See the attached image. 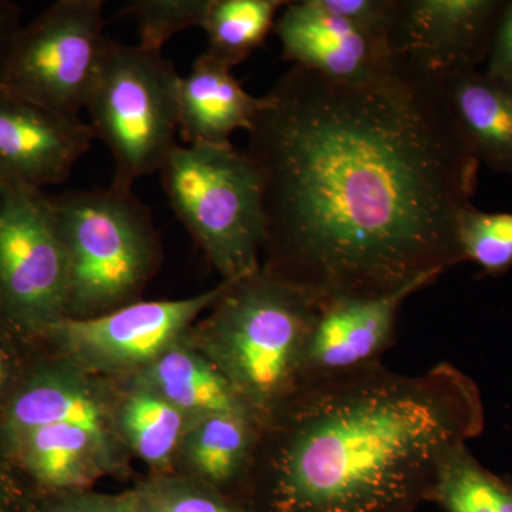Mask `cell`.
Returning <instances> with one entry per match:
<instances>
[{
    "label": "cell",
    "mask_w": 512,
    "mask_h": 512,
    "mask_svg": "<svg viewBox=\"0 0 512 512\" xmlns=\"http://www.w3.org/2000/svg\"><path fill=\"white\" fill-rule=\"evenodd\" d=\"M248 131L266 218L261 268L319 301L436 281L463 262L480 161L441 80L396 59L346 83L292 66Z\"/></svg>",
    "instance_id": "6da1fadb"
},
{
    "label": "cell",
    "mask_w": 512,
    "mask_h": 512,
    "mask_svg": "<svg viewBox=\"0 0 512 512\" xmlns=\"http://www.w3.org/2000/svg\"><path fill=\"white\" fill-rule=\"evenodd\" d=\"M484 423L480 389L450 363L309 380L262 421L238 501L249 512H414Z\"/></svg>",
    "instance_id": "7a4b0ae2"
},
{
    "label": "cell",
    "mask_w": 512,
    "mask_h": 512,
    "mask_svg": "<svg viewBox=\"0 0 512 512\" xmlns=\"http://www.w3.org/2000/svg\"><path fill=\"white\" fill-rule=\"evenodd\" d=\"M224 282L217 301L185 339L262 423L302 384L306 343L320 301L262 268Z\"/></svg>",
    "instance_id": "3957f363"
},
{
    "label": "cell",
    "mask_w": 512,
    "mask_h": 512,
    "mask_svg": "<svg viewBox=\"0 0 512 512\" xmlns=\"http://www.w3.org/2000/svg\"><path fill=\"white\" fill-rule=\"evenodd\" d=\"M67 258L66 318L87 319L140 301L163 259L153 217L133 190L50 197Z\"/></svg>",
    "instance_id": "277c9868"
},
{
    "label": "cell",
    "mask_w": 512,
    "mask_h": 512,
    "mask_svg": "<svg viewBox=\"0 0 512 512\" xmlns=\"http://www.w3.org/2000/svg\"><path fill=\"white\" fill-rule=\"evenodd\" d=\"M168 204L222 281L259 271L266 218L258 171L232 144L181 146L160 170Z\"/></svg>",
    "instance_id": "5b68a950"
},
{
    "label": "cell",
    "mask_w": 512,
    "mask_h": 512,
    "mask_svg": "<svg viewBox=\"0 0 512 512\" xmlns=\"http://www.w3.org/2000/svg\"><path fill=\"white\" fill-rule=\"evenodd\" d=\"M180 79L161 53L107 43L84 110L113 157V187L131 191L140 178L160 173L178 146Z\"/></svg>",
    "instance_id": "8992f818"
},
{
    "label": "cell",
    "mask_w": 512,
    "mask_h": 512,
    "mask_svg": "<svg viewBox=\"0 0 512 512\" xmlns=\"http://www.w3.org/2000/svg\"><path fill=\"white\" fill-rule=\"evenodd\" d=\"M107 43L104 2L59 0L13 37L0 73V93L79 117Z\"/></svg>",
    "instance_id": "52a82bcc"
},
{
    "label": "cell",
    "mask_w": 512,
    "mask_h": 512,
    "mask_svg": "<svg viewBox=\"0 0 512 512\" xmlns=\"http://www.w3.org/2000/svg\"><path fill=\"white\" fill-rule=\"evenodd\" d=\"M69 272L52 200L45 192L0 184V313L40 336L66 318Z\"/></svg>",
    "instance_id": "ba28073f"
},
{
    "label": "cell",
    "mask_w": 512,
    "mask_h": 512,
    "mask_svg": "<svg viewBox=\"0 0 512 512\" xmlns=\"http://www.w3.org/2000/svg\"><path fill=\"white\" fill-rule=\"evenodd\" d=\"M225 282L184 299L130 303L87 319L64 318L43 333L56 356L100 379L137 375L185 338L214 305Z\"/></svg>",
    "instance_id": "9c48e42d"
},
{
    "label": "cell",
    "mask_w": 512,
    "mask_h": 512,
    "mask_svg": "<svg viewBox=\"0 0 512 512\" xmlns=\"http://www.w3.org/2000/svg\"><path fill=\"white\" fill-rule=\"evenodd\" d=\"M501 0H399L390 33L393 57L444 79L487 62Z\"/></svg>",
    "instance_id": "30bf717a"
},
{
    "label": "cell",
    "mask_w": 512,
    "mask_h": 512,
    "mask_svg": "<svg viewBox=\"0 0 512 512\" xmlns=\"http://www.w3.org/2000/svg\"><path fill=\"white\" fill-rule=\"evenodd\" d=\"M414 282L393 293L372 298L320 301L303 357L302 383L343 375L379 362L393 345L403 302L430 285Z\"/></svg>",
    "instance_id": "8fae6325"
},
{
    "label": "cell",
    "mask_w": 512,
    "mask_h": 512,
    "mask_svg": "<svg viewBox=\"0 0 512 512\" xmlns=\"http://www.w3.org/2000/svg\"><path fill=\"white\" fill-rule=\"evenodd\" d=\"M274 30L282 59L336 82L373 79L394 64L389 42L330 12L320 0L286 3Z\"/></svg>",
    "instance_id": "7c38bea8"
},
{
    "label": "cell",
    "mask_w": 512,
    "mask_h": 512,
    "mask_svg": "<svg viewBox=\"0 0 512 512\" xmlns=\"http://www.w3.org/2000/svg\"><path fill=\"white\" fill-rule=\"evenodd\" d=\"M96 140L90 124L0 93V184L63 183Z\"/></svg>",
    "instance_id": "4fadbf2b"
},
{
    "label": "cell",
    "mask_w": 512,
    "mask_h": 512,
    "mask_svg": "<svg viewBox=\"0 0 512 512\" xmlns=\"http://www.w3.org/2000/svg\"><path fill=\"white\" fill-rule=\"evenodd\" d=\"M114 397L113 380L89 375L56 356L33 369L9 397L3 412V440L63 423L121 443L114 424Z\"/></svg>",
    "instance_id": "5bb4252c"
},
{
    "label": "cell",
    "mask_w": 512,
    "mask_h": 512,
    "mask_svg": "<svg viewBox=\"0 0 512 512\" xmlns=\"http://www.w3.org/2000/svg\"><path fill=\"white\" fill-rule=\"evenodd\" d=\"M37 494L92 490L104 477L124 476L130 453L120 441L72 424H47L5 440Z\"/></svg>",
    "instance_id": "9a60e30c"
},
{
    "label": "cell",
    "mask_w": 512,
    "mask_h": 512,
    "mask_svg": "<svg viewBox=\"0 0 512 512\" xmlns=\"http://www.w3.org/2000/svg\"><path fill=\"white\" fill-rule=\"evenodd\" d=\"M268 97L245 92L232 67L202 53L178 87V134L185 146H221L238 130H251Z\"/></svg>",
    "instance_id": "2e32d148"
},
{
    "label": "cell",
    "mask_w": 512,
    "mask_h": 512,
    "mask_svg": "<svg viewBox=\"0 0 512 512\" xmlns=\"http://www.w3.org/2000/svg\"><path fill=\"white\" fill-rule=\"evenodd\" d=\"M261 421L248 412L210 414L185 430L173 471L238 500L254 466Z\"/></svg>",
    "instance_id": "e0dca14e"
},
{
    "label": "cell",
    "mask_w": 512,
    "mask_h": 512,
    "mask_svg": "<svg viewBox=\"0 0 512 512\" xmlns=\"http://www.w3.org/2000/svg\"><path fill=\"white\" fill-rule=\"evenodd\" d=\"M440 80L448 109L471 153L497 173L512 174V89L478 69Z\"/></svg>",
    "instance_id": "ac0fdd59"
},
{
    "label": "cell",
    "mask_w": 512,
    "mask_h": 512,
    "mask_svg": "<svg viewBox=\"0 0 512 512\" xmlns=\"http://www.w3.org/2000/svg\"><path fill=\"white\" fill-rule=\"evenodd\" d=\"M113 383L114 424L121 443L151 474L171 473L190 419L137 376Z\"/></svg>",
    "instance_id": "d6986e66"
},
{
    "label": "cell",
    "mask_w": 512,
    "mask_h": 512,
    "mask_svg": "<svg viewBox=\"0 0 512 512\" xmlns=\"http://www.w3.org/2000/svg\"><path fill=\"white\" fill-rule=\"evenodd\" d=\"M134 376L177 407L190 421L215 413H251L217 367L185 338Z\"/></svg>",
    "instance_id": "ffe728a7"
},
{
    "label": "cell",
    "mask_w": 512,
    "mask_h": 512,
    "mask_svg": "<svg viewBox=\"0 0 512 512\" xmlns=\"http://www.w3.org/2000/svg\"><path fill=\"white\" fill-rule=\"evenodd\" d=\"M285 0H208L201 29L211 56L229 67L248 59L275 28Z\"/></svg>",
    "instance_id": "44dd1931"
},
{
    "label": "cell",
    "mask_w": 512,
    "mask_h": 512,
    "mask_svg": "<svg viewBox=\"0 0 512 512\" xmlns=\"http://www.w3.org/2000/svg\"><path fill=\"white\" fill-rule=\"evenodd\" d=\"M429 503L444 512H512V484L481 466L464 446L440 467Z\"/></svg>",
    "instance_id": "7402d4cb"
},
{
    "label": "cell",
    "mask_w": 512,
    "mask_h": 512,
    "mask_svg": "<svg viewBox=\"0 0 512 512\" xmlns=\"http://www.w3.org/2000/svg\"><path fill=\"white\" fill-rule=\"evenodd\" d=\"M130 491L140 512H249L235 498L174 473L150 474Z\"/></svg>",
    "instance_id": "603a6c76"
},
{
    "label": "cell",
    "mask_w": 512,
    "mask_h": 512,
    "mask_svg": "<svg viewBox=\"0 0 512 512\" xmlns=\"http://www.w3.org/2000/svg\"><path fill=\"white\" fill-rule=\"evenodd\" d=\"M463 261L485 275L500 276L512 268V212H484L468 205L458 220Z\"/></svg>",
    "instance_id": "cb8c5ba5"
},
{
    "label": "cell",
    "mask_w": 512,
    "mask_h": 512,
    "mask_svg": "<svg viewBox=\"0 0 512 512\" xmlns=\"http://www.w3.org/2000/svg\"><path fill=\"white\" fill-rule=\"evenodd\" d=\"M208 0H136L121 15L136 22L138 47L161 53L165 43L185 29L201 28Z\"/></svg>",
    "instance_id": "d4e9b609"
},
{
    "label": "cell",
    "mask_w": 512,
    "mask_h": 512,
    "mask_svg": "<svg viewBox=\"0 0 512 512\" xmlns=\"http://www.w3.org/2000/svg\"><path fill=\"white\" fill-rule=\"evenodd\" d=\"M35 512H140L131 491L103 494L93 490L37 494Z\"/></svg>",
    "instance_id": "484cf974"
},
{
    "label": "cell",
    "mask_w": 512,
    "mask_h": 512,
    "mask_svg": "<svg viewBox=\"0 0 512 512\" xmlns=\"http://www.w3.org/2000/svg\"><path fill=\"white\" fill-rule=\"evenodd\" d=\"M330 12L355 23L370 35L386 40L396 22L399 0H320Z\"/></svg>",
    "instance_id": "4316f807"
},
{
    "label": "cell",
    "mask_w": 512,
    "mask_h": 512,
    "mask_svg": "<svg viewBox=\"0 0 512 512\" xmlns=\"http://www.w3.org/2000/svg\"><path fill=\"white\" fill-rule=\"evenodd\" d=\"M485 63V73L512 89V0L504 2Z\"/></svg>",
    "instance_id": "83f0119b"
},
{
    "label": "cell",
    "mask_w": 512,
    "mask_h": 512,
    "mask_svg": "<svg viewBox=\"0 0 512 512\" xmlns=\"http://www.w3.org/2000/svg\"><path fill=\"white\" fill-rule=\"evenodd\" d=\"M37 493L20 490L0 473V512H35Z\"/></svg>",
    "instance_id": "f1b7e54d"
},
{
    "label": "cell",
    "mask_w": 512,
    "mask_h": 512,
    "mask_svg": "<svg viewBox=\"0 0 512 512\" xmlns=\"http://www.w3.org/2000/svg\"><path fill=\"white\" fill-rule=\"evenodd\" d=\"M20 28L22 26H20L19 6L0 0V73L8 55L10 43Z\"/></svg>",
    "instance_id": "f546056e"
},
{
    "label": "cell",
    "mask_w": 512,
    "mask_h": 512,
    "mask_svg": "<svg viewBox=\"0 0 512 512\" xmlns=\"http://www.w3.org/2000/svg\"><path fill=\"white\" fill-rule=\"evenodd\" d=\"M9 377V356L0 349V389Z\"/></svg>",
    "instance_id": "4dcf8cb0"
}]
</instances>
